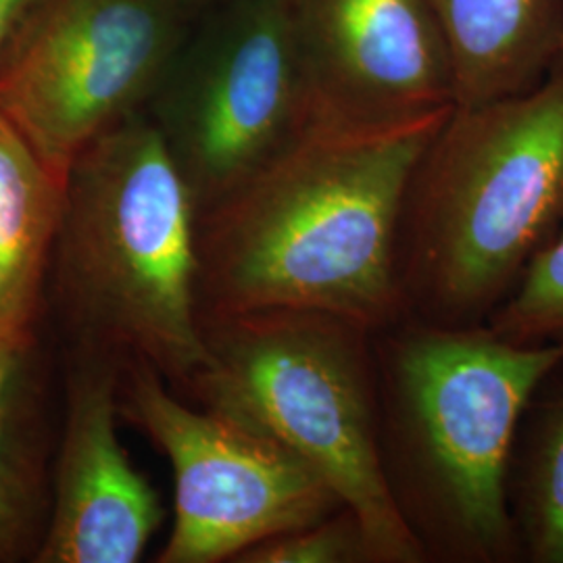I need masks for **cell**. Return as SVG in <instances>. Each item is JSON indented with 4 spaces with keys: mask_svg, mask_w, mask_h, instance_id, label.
<instances>
[{
    "mask_svg": "<svg viewBox=\"0 0 563 563\" xmlns=\"http://www.w3.org/2000/svg\"><path fill=\"white\" fill-rule=\"evenodd\" d=\"M446 113L388 128L313 121L201 211V318L299 309L372 332L407 318L397 223L409 176Z\"/></svg>",
    "mask_w": 563,
    "mask_h": 563,
    "instance_id": "1",
    "label": "cell"
},
{
    "mask_svg": "<svg viewBox=\"0 0 563 563\" xmlns=\"http://www.w3.org/2000/svg\"><path fill=\"white\" fill-rule=\"evenodd\" d=\"M384 476L426 562L514 563L509 465L523 411L563 344L402 318L374 332Z\"/></svg>",
    "mask_w": 563,
    "mask_h": 563,
    "instance_id": "2",
    "label": "cell"
},
{
    "mask_svg": "<svg viewBox=\"0 0 563 563\" xmlns=\"http://www.w3.org/2000/svg\"><path fill=\"white\" fill-rule=\"evenodd\" d=\"M199 205L146 111L65 178L44 311L69 351L144 363L180 393L205 362Z\"/></svg>",
    "mask_w": 563,
    "mask_h": 563,
    "instance_id": "3",
    "label": "cell"
},
{
    "mask_svg": "<svg viewBox=\"0 0 563 563\" xmlns=\"http://www.w3.org/2000/svg\"><path fill=\"white\" fill-rule=\"evenodd\" d=\"M563 230V55L534 88L453 104L402 197L395 269L409 318L486 325Z\"/></svg>",
    "mask_w": 563,
    "mask_h": 563,
    "instance_id": "4",
    "label": "cell"
},
{
    "mask_svg": "<svg viewBox=\"0 0 563 563\" xmlns=\"http://www.w3.org/2000/svg\"><path fill=\"white\" fill-rule=\"evenodd\" d=\"M202 342L205 362L180 397L307 463L362 523L369 562H426L384 476L372 330L318 311L263 309L202 318Z\"/></svg>",
    "mask_w": 563,
    "mask_h": 563,
    "instance_id": "5",
    "label": "cell"
},
{
    "mask_svg": "<svg viewBox=\"0 0 563 563\" xmlns=\"http://www.w3.org/2000/svg\"><path fill=\"white\" fill-rule=\"evenodd\" d=\"M199 213L313 123L292 0H222L195 18L146 107Z\"/></svg>",
    "mask_w": 563,
    "mask_h": 563,
    "instance_id": "6",
    "label": "cell"
},
{
    "mask_svg": "<svg viewBox=\"0 0 563 563\" xmlns=\"http://www.w3.org/2000/svg\"><path fill=\"white\" fill-rule=\"evenodd\" d=\"M192 21L176 0H32L0 55V113L65 180L146 111Z\"/></svg>",
    "mask_w": 563,
    "mask_h": 563,
    "instance_id": "7",
    "label": "cell"
},
{
    "mask_svg": "<svg viewBox=\"0 0 563 563\" xmlns=\"http://www.w3.org/2000/svg\"><path fill=\"white\" fill-rule=\"evenodd\" d=\"M120 413L174 472V523L159 563H234L249 547L344 507L288 449L222 411L192 405L144 363L121 369Z\"/></svg>",
    "mask_w": 563,
    "mask_h": 563,
    "instance_id": "8",
    "label": "cell"
},
{
    "mask_svg": "<svg viewBox=\"0 0 563 563\" xmlns=\"http://www.w3.org/2000/svg\"><path fill=\"white\" fill-rule=\"evenodd\" d=\"M313 121L388 128L455 104V76L430 0H292Z\"/></svg>",
    "mask_w": 563,
    "mask_h": 563,
    "instance_id": "9",
    "label": "cell"
},
{
    "mask_svg": "<svg viewBox=\"0 0 563 563\" xmlns=\"http://www.w3.org/2000/svg\"><path fill=\"white\" fill-rule=\"evenodd\" d=\"M121 369L65 349L53 505L36 563L141 562L165 522L162 499L120 441Z\"/></svg>",
    "mask_w": 563,
    "mask_h": 563,
    "instance_id": "10",
    "label": "cell"
},
{
    "mask_svg": "<svg viewBox=\"0 0 563 563\" xmlns=\"http://www.w3.org/2000/svg\"><path fill=\"white\" fill-rule=\"evenodd\" d=\"M42 334L0 344V563L34 562L51 505L55 437Z\"/></svg>",
    "mask_w": 563,
    "mask_h": 563,
    "instance_id": "11",
    "label": "cell"
},
{
    "mask_svg": "<svg viewBox=\"0 0 563 563\" xmlns=\"http://www.w3.org/2000/svg\"><path fill=\"white\" fill-rule=\"evenodd\" d=\"M453 63L455 104L534 88L563 55V0H430Z\"/></svg>",
    "mask_w": 563,
    "mask_h": 563,
    "instance_id": "12",
    "label": "cell"
},
{
    "mask_svg": "<svg viewBox=\"0 0 563 563\" xmlns=\"http://www.w3.org/2000/svg\"><path fill=\"white\" fill-rule=\"evenodd\" d=\"M65 180L0 113V344L41 334Z\"/></svg>",
    "mask_w": 563,
    "mask_h": 563,
    "instance_id": "13",
    "label": "cell"
},
{
    "mask_svg": "<svg viewBox=\"0 0 563 563\" xmlns=\"http://www.w3.org/2000/svg\"><path fill=\"white\" fill-rule=\"evenodd\" d=\"M523 411L509 465V509L530 563H563V362Z\"/></svg>",
    "mask_w": 563,
    "mask_h": 563,
    "instance_id": "14",
    "label": "cell"
},
{
    "mask_svg": "<svg viewBox=\"0 0 563 563\" xmlns=\"http://www.w3.org/2000/svg\"><path fill=\"white\" fill-rule=\"evenodd\" d=\"M486 328L522 346L563 344V230L530 263Z\"/></svg>",
    "mask_w": 563,
    "mask_h": 563,
    "instance_id": "15",
    "label": "cell"
},
{
    "mask_svg": "<svg viewBox=\"0 0 563 563\" xmlns=\"http://www.w3.org/2000/svg\"><path fill=\"white\" fill-rule=\"evenodd\" d=\"M234 563H372L362 523L346 507L253 544Z\"/></svg>",
    "mask_w": 563,
    "mask_h": 563,
    "instance_id": "16",
    "label": "cell"
},
{
    "mask_svg": "<svg viewBox=\"0 0 563 563\" xmlns=\"http://www.w3.org/2000/svg\"><path fill=\"white\" fill-rule=\"evenodd\" d=\"M32 0H0V55Z\"/></svg>",
    "mask_w": 563,
    "mask_h": 563,
    "instance_id": "17",
    "label": "cell"
},
{
    "mask_svg": "<svg viewBox=\"0 0 563 563\" xmlns=\"http://www.w3.org/2000/svg\"><path fill=\"white\" fill-rule=\"evenodd\" d=\"M180 7H184L192 18H199L202 11H207L209 7L222 2V0H176Z\"/></svg>",
    "mask_w": 563,
    "mask_h": 563,
    "instance_id": "18",
    "label": "cell"
}]
</instances>
